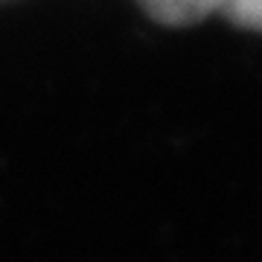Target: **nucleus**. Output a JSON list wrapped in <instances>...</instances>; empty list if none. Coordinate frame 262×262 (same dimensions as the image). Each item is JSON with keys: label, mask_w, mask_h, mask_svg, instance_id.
I'll use <instances>...</instances> for the list:
<instances>
[{"label": "nucleus", "mask_w": 262, "mask_h": 262, "mask_svg": "<svg viewBox=\"0 0 262 262\" xmlns=\"http://www.w3.org/2000/svg\"><path fill=\"white\" fill-rule=\"evenodd\" d=\"M155 15H163L169 20H189L195 15H204L210 9H219L222 0H143Z\"/></svg>", "instance_id": "f257e3e1"}, {"label": "nucleus", "mask_w": 262, "mask_h": 262, "mask_svg": "<svg viewBox=\"0 0 262 262\" xmlns=\"http://www.w3.org/2000/svg\"><path fill=\"white\" fill-rule=\"evenodd\" d=\"M219 9H227L236 20H242V24L262 27V0H222Z\"/></svg>", "instance_id": "f03ea898"}]
</instances>
